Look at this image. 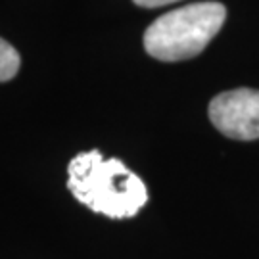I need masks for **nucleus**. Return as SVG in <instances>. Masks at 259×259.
I'll return each mask as SVG.
<instances>
[{
  "instance_id": "39448f33",
  "label": "nucleus",
  "mask_w": 259,
  "mask_h": 259,
  "mask_svg": "<svg viewBox=\"0 0 259 259\" xmlns=\"http://www.w3.org/2000/svg\"><path fill=\"white\" fill-rule=\"evenodd\" d=\"M133 2L142 8H159V6H165V4H171L177 0H133Z\"/></svg>"
},
{
  "instance_id": "7ed1b4c3",
  "label": "nucleus",
  "mask_w": 259,
  "mask_h": 259,
  "mask_svg": "<svg viewBox=\"0 0 259 259\" xmlns=\"http://www.w3.org/2000/svg\"><path fill=\"white\" fill-rule=\"evenodd\" d=\"M209 119L229 139H259V91L234 89L221 93L209 104Z\"/></svg>"
},
{
  "instance_id": "f03ea898",
  "label": "nucleus",
  "mask_w": 259,
  "mask_h": 259,
  "mask_svg": "<svg viewBox=\"0 0 259 259\" xmlns=\"http://www.w3.org/2000/svg\"><path fill=\"white\" fill-rule=\"evenodd\" d=\"M227 19L221 2H196L163 14L146 29L144 48L161 62H183L198 56Z\"/></svg>"
},
{
  "instance_id": "f257e3e1",
  "label": "nucleus",
  "mask_w": 259,
  "mask_h": 259,
  "mask_svg": "<svg viewBox=\"0 0 259 259\" xmlns=\"http://www.w3.org/2000/svg\"><path fill=\"white\" fill-rule=\"evenodd\" d=\"M67 188L77 202L110 219H129L146 205L148 188L121 159L98 150L81 152L67 165Z\"/></svg>"
},
{
  "instance_id": "20e7f679",
  "label": "nucleus",
  "mask_w": 259,
  "mask_h": 259,
  "mask_svg": "<svg viewBox=\"0 0 259 259\" xmlns=\"http://www.w3.org/2000/svg\"><path fill=\"white\" fill-rule=\"evenodd\" d=\"M21 64L18 50L6 42L4 38H0V83L14 79Z\"/></svg>"
}]
</instances>
